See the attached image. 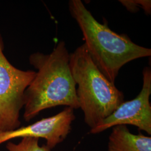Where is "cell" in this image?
<instances>
[{
    "label": "cell",
    "mask_w": 151,
    "mask_h": 151,
    "mask_svg": "<svg viewBox=\"0 0 151 151\" xmlns=\"http://www.w3.org/2000/svg\"><path fill=\"white\" fill-rule=\"evenodd\" d=\"M70 60V54L63 41L50 54L36 52L30 55L29 62L37 72L25 91L24 118L26 122L49 108H80Z\"/></svg>",
    "instance_id": "1"
},
{
    "label": "cell",
    "mask_w": 151,
    "mask_h": 151,
    "mask_svg": "<svg viewBox=\"0 0 151 151\" xmlns=\"http://www.w3.org/2000/svg\"><path fill=\"white\" fill-rule=\"evenodd\" d=\"M68 5L71 16L82 32L88 54L111 82L114 83L125 64L151 56V49L137 45L127 35L114 32L107 24L97 22L81 0H70Z\"/></svg>",
    "instance_id": "2"
},
{
    "label": "cell",
    "mask_w": 151,
    "mask_h": 151,
    "mask_svg": "<svg viewBox=\"0 0 151 151\" xmlns=\"http://www.w3.org/2000/svg\"><path fill=\"white\" fill-rule=\"evenodd\" d=\"M70 65L80 108L92 129L118 108L124 94L99 70L84 44L70 53Z\"/></svg>",
    "instance_id": "3"
},
{
    "label": "cell",
    "mask_w": 151,
    "mask_h": 151,
    "mask_svg": "<svg viewBox=\"0 0 151 151\" xmlns=\"http://www.w3.org/2000/svg\"><path fill=\"white\" fill-rule=\"evenodd\" d=\"M4 49L0 34V133L20 127L25 91L36 75L34 70H22L11 65Z\"/></svg>",
    "instance_id": "4"
},
{
    "label": "cell",
    "mask_w": 151,
    "mask_h": 151,
    "mask_svg": "<svg viewBox=\"0 0 151 151\" xmlns=\"http://www.w3.org/2000/svg\"><path fill=\"white\" fill-rule=\"evenodd\" d=\"M151 69L146 67L143 70V86L140 93L134 99L123 101L109 116L90 133L98 134L116 125H132L151 134Z\"/></svg>",
    "instance_id": "5"
},
{
    "label": "cell",
    "mask_w": 151,
    "mask_h": 151,
    "mask_svg": "<svg viewBox=\"0 0 151 151\" xmlns=\"http://www.w3.org/2000/svg\"><path fill=\"white\" fill-rule=\"evenodd\" d=\"M75 118L74 109L66 107L53 116L43 118L26 127L0 133V145L16 138L32 137L45 139L46 146L52 150L70 134L71 124Z\"/></svg>",
    "instance_id": "6"
},
{
    "label": "cell",
    "mask_w": 151,
    "mask_h": 151,
    "mask_svg": "<svg viewBox=\"0 0 151 151\" xmlns=\"http://www.w3.org/2000/svg\"><path fill=\"white\" fill-rule=\"evenodd\" d=\"M108 151H151V137L132 134L127 125L113 127L109 137Z\"/></svg>",
    "instance_id": "7"
},
{
    "label": "cell",
    "mask_w": 151,
    "mask_h": 151,
    "mask_svg": "<svg viewBox=\"0 0 151 151\" xmlns=\"http://www.w3.org/2000/svg\"><path fill=\"white\" fill-rule=\"evenodd\" d=\"M39 139L32 137H24L17 144L11 141L7 142L6 148L8 151H51L46 145H39Z\"/></svg>",
    "instance_id": "8"
},
{
    "label": "cell",
    "mask_w": 151,
    "mask_h": 151,
    "mask_svg": "<svg viewBox=\"0 0 151 151\" xmlns=\"http://www.w3.org/2000/svg\"><path fill=\"white\" fill-rule=\"evenodd\" d=\"M119 2L131 12H136L140 7L148 15L151 12V1L150 0H120Z\"/></svg>",
    "instance_id": "9"
}]
</instances>
